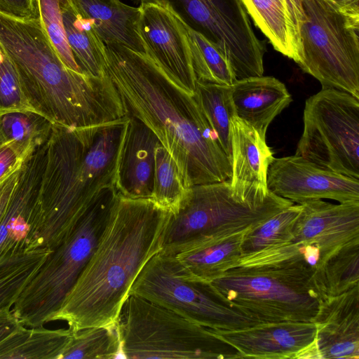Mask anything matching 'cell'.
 <instances>
[{"label": "cell", "instance_id": "cb8c5ba5", "mask_svg": "<svg viewBox=\"0 0 359 359\" xmlns=\"http://www.w3.org/2000/svg\"><path fill=\"white\" fill-rule=\"evenodd\" d=\"M62 11L67 41L81 72L92 77H104L105 45L90 20L73 0H63Z\"/></svg>", "mask_w": 359, "mask_h": 359}, {"label": "cell", "instance_id": "30bf717a", "mask_svg": "<svg viewBox=\"0 0 359 359\" xmlns=\"http://www.w3.org/2000/svg\"><path fill=\"white\" fill-rule=\"evenodd\" d=\"M129 294L214 331L238 330L263 323L224 302L210 283L187 278L174 257L162 251L147 262Z\"/></svg>", "mask_w": 359, "mask_h": 359}, {"label": "cell", "instance_id": "4316f807", "mask_svg": "<svg viewBox=\"0 0 359 359\" xmlns=\"http://www.w3.org/2000/svg\"><path fill=\"white\" fill-rule=\"evenodd\" d=\"M50 251L39 248L0 257V311L12 309L22 290Z\"/></svg>", "mask_w": 359, "mask_h": 359}, {"label": "cell", "instance_id": "8992f818", "mask_svg": "<svg viewBox=\"0 0 359 359\" xmlns=\"http://www.w3.org/2000/svg\"><path fill=\"white\" fill-rule=\"evenodd\" d=\"M303 260L235 266L210 282L219 297L260 323L312 322L320 298Z\"/></svg>", "mask_w": 359, "mask_h": 359}, {"label": "cell", "instance_id": "2e32d148", "mask_svg": "<svg viewBox=\"0 0 359 359\" xmlns=\"http://www.w3.org/2000/svg\"><path fill=\"white\" fill-rule=\"evenodd\" d=\"M301 204L292 241L318 247V266L344 246L359 242V201L333 204L318 199Z\"/></svg>", "mask_w": 359, "mask_h": 359}, {"label": "cell", "instance_id": "277c9868", "mask_svg": "<svg viewBox=\"0 0 359 359\" xmlns=\"http://www.w3.org/2000/svg\"><path fill=\"white\" fill-rule=\"evenodd\" d=\"M128 116L83 128L57 126L54 185L36 201L29 248H55L99 194L116 187V174Z\"/></svg>", "mask_w": 359, "mask_h": 359}, {"label": "cell", "instance_id": "d6986e66", "mask_svg": "<svg viewBox=\"0 0 359 359\" xmlns=\"http://www.w3.org/2000/svg\"><path fill=\"white\" fill-rule=\"evenodd\" d=\"M120 151L116 187L123 196L151 198L154 185L155 149L160 142L143 122L129 115Z\"/></svg>", "mask_w": 359, "mask_h": 359}, {"label": "cell", "instance_id": "e0dca14e", "mask_svg": "<svg viewBox=\"0 0 359 359\" xmlns=\"http://www.w3.org/2000/svg\"><path fill=\"white\" fill-rule=\"evenodd\" d=\"M232 194L243 201L264 202L271 191L267 187V172L274 160L266 139L236 116L230 122Z\"/></svg>", "mask_w": 359, "mask_h": 359}, {"label": "cell", "instance_id": "d4e9b609", "mask_svg": "<svg viewBox=\"0 0 359 359\" xmlns=\"http://www.w3.org/2000/svg\"><path fill=\"white\" fill-rule=\"evenodd\" d=\"M73 332L22 326L0 341V359H61Z\"/></svg>", "mask_w": 359, "mask_h": 359}, {"label": "cell", "instance_id": "7a4b0ae2", "mask_svg": "<svg viewBox=\"0 0 359 359\" xmlns=\"http://www.w3.org/2000/svg\"><path fill=\"white\" fill-rule=\"evenodd\" d=\"M168 211L120 193L99 243L53 320L76 332L116 324L132 285L161 250Z\"/></svg>", "mask_w": 359, "mask_h": 359}, {"label": "cell", "instance_id": "4fadbf2b", "mask_svg": "<svg viewBox=\"0 0 359 359\" xmlns=\"http://www.w3.org/2000/svg\"><path fill=\"white\" fill-rule=\"evenodd\" d=\"M139 33L145 54L178 86L196 92L189 37L184 22L166 6L140 3Z\"/></svg>", "mask_w": 359, "mask_h": 359}, {"label": "cell", "instance_id": "52a82bcc", "mask_svg": "<svg viewBox=\"0 0 359 359\" xmlns=\"http://www.w3.org/2000/svg\"><path fill=\"white\" fill-rule=\"evenodd\" d=\"M293 204L273 192L263 203L241 201L232 194L229 180L193 185L168 212L161 251L175 255L207 241L253 231Z\"/></svg>", "mask_w": 359, "mask_h": 359}, {"label": "cell", "instance_id": "6da1fadb", "mask_svg": "<svg viewBox=\"0 0 359 359\" xmlns=\"http://www.w3.org/2000/svg\"><path fill=\"white\" fill-rule=\"evenodd\" d=\"M104 72L127 114L148 126L168 151L184 188L230 180L231 161L195 96L149 56L121 43L105 45Z\"/></svg>", "mask_w": 359, "mask_h": 359}, {"label": "cell", "instance_id": "ac0fdd59", "mask_svg": "<svg viewBox=\"0 0 359 359\" xmlns=\"http://www.w3.org/2000/svg\"><path fill=\"white\" fill-rule=\"evenodd\" d=\"M312 323L319 359H358L359 286L320 299Z\"/></svg>", "mask_w": 359, "mask_h": 359}, {"label": "cell", "instance_id": "f35d334b", "mask_svg": "<svg viewBox=\"0 0 359 359\" xmlns=\"http://www.w3.org/2000/svg\"><path fill=\"white\" fill-rule=\"evenodd\" d=\"M14 187L11 183L5 185L0 190V219L9 202L11 196L13 192Z\"/></svg>", "mask_w": 359, "mask_h": 359}, {"label": "cell", "instance_id": "ffe728a7", "mask_svg": "<svg viewBox=\"0 0 359 359\" xmlns=\"http://www.w3.org/2000/svg\"><path fill=\"white\" fill-rule=\"evenodd\" d=\"M273 48L299 65L301 29L306 20L303 0H241Z\"/></svg>", "mask_w": 359, "mask_h": 359}, {"label": "cell", "instance_id": "836d02e7", "mask_svg": "<svg viewBox=\"0 0 359 359\" xmlns=\"http://www.w3.org/2000/svg\"><path fill=\"white\" fill-rule=\"evenodd\" d=\"M1 115V127L8 142H25L34 133V125L24 111H9Z\"/></svg>", "mask_w": 359, "mask_h": 359}, {"label": "cell", "instance_id": "7402d4cb", "mask_svg": "<svg viewBox=\"0 0 359 359\" xmlns=\"http://www.w3.org/2000/svg\"><path fill=\"white\" fill-rule=\"evenodd\" d=\"M80 11L90 20L93 29L104 45L121 43L145 53L139 33L140 7L121 0H73Z\"/></svg>", "mask_w": 359, "mask_h": 359}, {"label": "cell", "instance_id": "f1b7e54d", "mask_svg": "<svg viewBox=\"0 0 359 359\" xmlns=\"http://www.w3.org/2000/svg\"><path fill=\"white\" fill-rule=\"evenodd\" d=\"M121 358L118 324L93 327L73 332L61 359H110Z\"/></svg>", "mask_w": 359, "mask_h": 359}, {"label": "cell", "instance_id": "d6a6232c", "mask_svg": "<svg viewBox=\"0 0 359 359\" xmlns=\"http://www.w3.org/2000/svg\"><path fill=\"white\" fill-rule=\"evenodd\" d=\"M62 1L36 0L38 20L65 65L74 72L82 73L67 41L62 20Z\"/></svg>", "mask_w": 359, "mask_h": 359}, {"label": "cell", "instance_id": "5bb4252c", "mask_svg": "<svg viewBox=\"0 0 359 359\" xmlns=\"http://www.w3.org/2000/svg\"><path fill=\"white\" fill-rule=\"evenodd\" d=\"M267 187L297 204L323 198L359 201V179L324 170L296 154L274 158L268 169Z\"/></svg>", "mask_w": 359, "mask_h": 359}, {"label": "cell", "instance_id": "1f68e13d", "mask_svg": "<svg viewBox=\"0 0 359 359\" xmlns=\"http://www.w3.org/2000/svg\"><path fill=\"white\" fill-rule=\"evenodd\" d=\"M176 165L159 142L155 149L154 185L151 199L161 208L174 211L184 196L186 190Z\"/></svg>", "mask_w": 359, "mask_h": 359}, {"label": "cell", "instance_id": "8fae6325", "mask_svg": "<svg viewBox=\"0 0 359 359\" xmlns=\"http://www.w3.org/2000/svg\"><path fill=\"white\" fill-rule=\"evenodd\" d=\"M296 155L320 168L359 179V99L322 88L305 102Z\"/></svg>", "mask_w": 359, "mask_h": 359}, {"label": "cell", "instance_id": "3957f363", "mask_svg": "<svg viewBox=\"0 0 359 359\" xmlns=\"http://www.w3.org/2000/svg\"><path fill=\"white\" fill-rule=\"evenodd\" d=\"M0 44L15 67L32 111L55 125L83 128L127 116L108 75L92 77L67 68L38 18L24 20L0 13Z\"/></svg>", "mask_w": 359, "mask_h": 359}, {"label": "cell", "instance_id": "4dcf8cb0", "mask_svg": "<svg viewBox=\"0 0 359 359\" xmlns=\"http://www.w3.org/2000/svg\"><path fill=\"white\" fill-rule=\"evenodd\" d=\"M302 210V204L294 203L248 232L243 240L241 256L292 240L293 229Z\"/></svg>", "mask_w": 359, "mask_h": 359}, {"label": "cell", "instance_id": "f546056e", "mask_svg": "<svg viewBox=\"0 0 359 359\" xmlns=\"http://www.w3.org/2000/svg\"><path fill=\"white\" fill-rule=\"evenodd\" d=\"M185 26L196 81L232 85L236 79L228 60L202 34L195 31L186 23Z\"/></svg>", "mask_w": 359, "mask_h": 359}, {"label": "cell", "instance_id": "d590c367", "mask_svg": "<svg viewBox=\"0 0 359 359\" xmlns=\"http://www.w3.org/2000/svg\"><path fill=\"white\" fill-rule=\"evenodd\" d=\"M22 326L12 309L0 311V341Z\"/></svg>", "mask_w": 359, "mask_h": 359}, {"label": "cell", "instance_id": "9c48e42d", "mask_svg": "<svg viewBox=\"0 0 359 359\" xmlns=\"http://www.w3.org/2000/svg\"><path fill=\"white\" fill-rule=\"evenodd\" d=\"M302 59L298 65L321 84L359 99V21L328 0H303Z\"/></svg>", "mask_w": 359, "mask_h": 359}, {"label": "cell", "instance_id": "ba28073f", "mask_svg": "<svg viewBox=\"0 0 359 359\" xmlns=\"http://www.w3.org/2000/svg\"><path fill=\"white\" fill-rule=\"evenodd\" d=\"M117 324L123 358H242L212 330L138 296L128 295Z\"/></svg>", "mask_w": 359, "mask_h": 359}, {"label": "cell", "instance_id": "9a60e30c", "mask_svg": "<svg viewBox=\"0 0 359 359\" xmlns=\"http://www.w3.org/2000/svg\"><path fill=\"white\" fill-rule=\"evenodd\" d=\"M214 332L236 348L242 358L319 359L312 322L263 323L242 330Z\"/></svg>", "mask_w": 359, "mask_h": 359}, {"label": "cell", "instance_id": "603a6c76", "mask_svg": "<svg viewBox=\"0 0 359 359\" xmlns=\"http://www.w3.org/2000/svg\"><path fill=\"white\" fill-rule=\"evenodd\" d=\"M248 232L250 231L207 241L170 255L187 278L210 283L236 265L241 256L243 240Z\"/></svg>", "mask_w": 359, "mask_h": 359}, {"label": "cell", "instance_id": "44dd1931", "mask_svg": "<svg viewBox=\"0 0 359 359\" xmlns=\"http://www.w3.org/2000/svg\"><path fill=\"white\" fill-rule=\"evenodd\" d=\"M231 87L236 116L263 139L272 121L292 101L285 84L273 76L239 79Z\"/></svg>", "mask_w": 359, "mask_h": 359}, {"label": "cell", "instance_id": "5b68a950", "mask_svg": "<svg viewBox=\"0 0 359 359\" xmlns=\"http://www.w3.org/2000/svg\"><path fill=\"white\" fill-rule=\"evenodd\" d=\"M118 195L116 187L104 189L45 258L12 308L22 325L35 327L52 321L94 252Z\"/></svg>", "mask_w": 359, "mask_h": 359}, {"label": "cell", "instance_id": "8d00e7d4", "mask_svg": "<svg viewBox=\"0 0 359 359\" xmlns=\"http://www.w3.org/2000/svg\"><path fill=\"white\" fill-rule=\"evenodd\" d=\"M17 156V150L9 144L0 148V180L11 170Z\"/></svg>", "mask_w": 359, "mask_h": 359}, {"label": "cell", "instance_id": "e575fe53", "mask_svg": "<svg viewBox=\"0 0 359 359\" xmlns=\"http://www.w3.org/2000/svg\"><path fill=\"white\" fill-rule=\"evenodd\" d=\"M0 13L24 20L38 18L36 0H0Z\"/></svg>", "mask_w": 359, "mask_h": 359}, {"label": "cell", "instance_id": "484cf974", "mask_svg": "<svg viewBox=\"0 0 359 359\" xmlns=\"http://www.w3.org/2000/svg\"><path fill=\"white\" fill-rule=\"evenodd\" d=\"M312 281L320 299L359 286V242L341 248L313 271Z\"/></svg>", "mask_w": 359, "mask_h": 359}, {"label": "cell", "instance_id": "7c38bea8", "mask_svg": "<svg viewBox=\"0 0 359 359\" xmlns=\"http://www.w3.org/2000/svg\"><path fill=\"white\" fill-rule=\"evenodd\" d=\"M162 5L202 34L222 53L237 75L261 64L264 42L252 29L241 0H137Z\"/></svg>", "mask_w": 359, "mask_h": 359}, {"label": "cell", "instance_id": "74e56055", "mask_svg": "<svg viewBox=\"0 0 359 359\" xmlns=\"http://www.w3.org/2000/svg\"><path fill=\"white\" fill-rule=\"evenodd\" d=\"M349 18L359 21V0H328Z\"/></svg>", "mask_w": 359, "mask_h": 359}, {"label": "cell", "instance_id": "83f0119b", "mask_svg": "<svg viewBox=\"0 0 359 359\" xmlns=\"http://www.w3.org/2000/svg\"><path fill=\"white\" fill-rule=\"evenodd\" d=\"M231 86L196 81L194 94L203 114L215 132L222 149L230 159V122L231 118L236 116Z\"/></svg>", "mask_w": 359, "mask_h": 359}]
</instances>
